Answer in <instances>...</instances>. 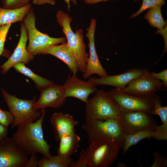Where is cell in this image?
<instances>
[{
	"label": "cell",
	"instance_id": "obj_19",
	"mask_svg": "<svg viewBox=\"0 0 167 167\" xmlns=\"http://www.w3.org/2000/svg\"><path fill=\"white\" fill-rule=\"evenodd\" d=\"M80 138L75 130L62 135L60 140V144L57 150V155L70 158L76 152L79 147Z\"/></svg>",
	"mask_w": 167,
	"mask_h": 167
},
{
	"label": "cell",
	"instance_id": "obj_12",
	"mask_svg": "<svg viewBox=\"0 0 167 167\" xmlns=\"http://www.w3.org/2000/svg\"><path fill=\"white\" fill-rule=\"evenodd\" d=\"M96 27V19L92 18L89 26L86 29V36L89 41V54L85 71L82 75L84 79L89 78L94 74L97 75L100 77L108 75L106 70L100 62L96 49L94 36Z\"/></svg>",
	"mask_w": 167,
	"mask_h": 167
},
{
	"label": "cell",
	"instance_id": "obj_10",
	"mask_svg": "<svg viewBox=\"0 0 167 167\" xmlns=\"http://www.w3.org/2000/svg\"><path fill=\"white\" fill-rule=\"evenodd\" d=\"M119 119L127 134L143 130H156L158 126L152 114L142 111L121 112Z\"/></svg>",
	"mask_w": 167,
	"mask_h": 167
},
{
	"label": "cell",
	"instance_id": "obj_24",
	"mask_svg": "<svg viewBox=\"0 0 167 167\" xmlns=\"http://www.w3.org/2000/svg\"><path fill=\"white\" fill-rule=\"evenodd\" d=\"M71 158L61 156L58 155L52 156L49 158L44 157L38 160L39 167H68L72 161Z\"/></svg>",
	"mask_w": 167,
	"mask_h": 167
},
{
	"label": "cell",
	"instance_id": "obj_28",
	"mask_svg": "<svg viewBox=\"0 0 167 167\" xmlns=\"http://www.w3.org/2000/svg\"><path fill=\"white\" fill-rule=\"evenodd\" d=\"M14 118L10 111H5L0 107V123L8 127L13 122Z\"/></svg>",
	"mask_w": 167,
	"mask_h": 167
},
{
	"label": "cell",
	"instance_id": "obj_14",
	"mask_svg": "<svg viewBox=\"0 0 167 167\" xmlns=\"http://www.w3.org/2000/svg\"><path fill=\"white\" fill-rule=\"evenodd\" d=\"M97 85L89 81L79 79L76 75L69 77L62 85L66 97H73L87 102L89 96L97 91Z\"/></svg>",
	"mask_w": 167,
	"mask_h": 167
},
{
	"label": "cell",
	"instance_id": "obj_26",
	"mask_svg": "<svg viewBox=\"0 0 167 167\" xmlns=\"http://www.w3.org/2000/svg\"><path fill=\"white\" fill-rule=\"evenodd\" d=\"M138 0H135L134 1ZM165 0H143L142 6L139 10L131 17V18L135 17L139 15L146 10L158 6H162L165 3Z\"/></svg>",
	"mask_w": 167,
	"mask_h": 167
},
{
	"label": "cell",
	"instance_id": "obj_21",
	"mask_svg": "<svg viewBox=\"0 0 167 167\" xmlns=\"http://www.w3.org/2000/svg\"><path fill=\"white\" fill-rule=\"evenodd\" d=\"M13 67L17 71L32 79L35 83L36 88L40 91L47 86L54 84L53 81L35 73L26 67L23 63H17Z\"/></svg>",
	"mask_w": 167,
	"mask_h": 167
},
{
	"label": "cell",
	"instance_id": "obj_32",
	"mask_svg": "<svg viewBox=\"0 0 167 167\" xmlns=\"http://www.w3.org/2000/svg\"><path fill=\"white\" fill-rule=\"evenodd\" d=\"M150 75L153 78L161 80L165 88L167 87V69H165L158 73L152 72Z\"/></svg>",
	"mask_w": 167,
	"mask_h": 167
},
{
	"label": "cell",
	"instance_id": "obj_4",
	"mask_svg": "<svg viewBox=\"0 0 167 167\" xmlns=\"http://www.w3.org/2000/svg\"><path fill=\"white\" fill-rule=\"evenodd\" d=\"M85 121L103 120L111 118H119L120 107L109 92L97 90L86 103Z\"/></svg>",
	"mask_w": 167,
	"mask_h": 167
},
{
	"label": "cell",
	"instance_id": "obj_6",
	"mask_svg": "<svg viewBox=\"0 0 167 167\" xmlns=\"http://www.w3.org/2000/svg\"><path fill=\"white\" fill-rule=\"evenodd\" d=\"M36 17L31 8L23 20L29 40L27 51L35 55L42 53L50 47L66 41V36L54 38L38 30L35 26Z\"/></svg>",
	"mask_w": 167,
	"mask_h": 167
},
{
	"label": "cell",
	"instance_id": "obj_34",
	"mask_svg": "<svg viewBox=\"0 0 167 167\" xmlns=\"http://www.w3.org/2000/svg\"><path fill=\"white\" fill-rule=\"evenodd\" d=\"M56 3V2L55 0H33L32 2V4L37 5L47 4L54 5Z\"/></svg>",
	"mask_w": 167,
	"mask_h": 167
},
{
	"label": "cell",
	"instance_id": "obj_5",
	"mask_svg": "<svg viewBox=\"0 0 167 167\" xmlns=\"http://www.w3.org/2000/svg\"><path fill=\"white\" fill-rule=\"evenodd\" d=\"M1 90L3 99L14 117L12 128L19 125H27L40 117L41 112L36 110L34 106L36 96L31 100L21 99L10 94L3 88Z\"/></svg>",
	"mask_w": 167,
	"mask_h": 167
},
{
	"label": "cell",
	"instance_id": "obj_35",
	"mask_svg": "<svg viewBox=\"0 0 167 167\" xmlns=\"http://www.w3.org/2000/svg\"><path fill=\"white\" fill-rule=\"evenodd\" d=\"M8 133V127L0 123V140L7 138Z\"/></svg>",
	"mask_w": 167,
	"mask_h": 167
},
{
	"label": "cell",
	"instance_id": "obj_23",
	"mask_svg": "<svg viewBox=\"0 0 167 167\" xmlns=\"http://www.w3.org/2000/svg\"><path fill=\"white\" fill-rule=\"evenodd\" d=\"M161 6H158L149 8L144 16L145 19L151 26L157 28L158 30H162L166 26L161 14Z\"/></svg>",
	"mask_w": 167,
	"mask_h": 167
},
{
	"label": "cell",
	"instance_id": "obj_31",
	"mask_svg": "<svg viewBox=\"0 0 167 167\" xmlns=\"http://www.w3.org/2000/svg\"><path fill=\"white\" fill-rule=\"evenodd\" d=\"M86 152L84 150H82L79 153V156L78 160L72 161L70 166V167H90L86 161Z\"/></svg>",
	"mask_w": 167,
	"mask_h": 167
},
{
	"label": "cell",
	"instance_id": "obj_37",
	"mask_svg": "<svg viewBox=\"0 0 167 167\" xmlns=\"http://www.w3.org/2000/svg\"><path fill=\"white\" fill-rule=\"evenodd\" d=\"M65 2L67 3L68 5V9L70 8V3L71 1H72L73 3L75 5H77V2L76 0H64Z\"/></svg>",
	"mask_w": 167,
	"mask_h": 167
},
{
	"label": "cell",
	"instance_id": "obj_17",
	"mask_svg": "<svg viewBox=\"0 0 167 167\" xmlns=\"http://www.w3.org/2000/svg\"><path fill=\"white\" fill-rule=\"evenodd\" d=\"M50 122L57 142L63 135L75 131V127L78 123L71 115L62 112L53 113L50 118Z\"/></svg>",
	"mask_w": 167,
	"mask_h": 167
},
{
	"label": "cell",
	"instance_id": "obj_3",
	"mask_svg": "<svg viewBox=\"0 0 167 167\" xmlns=\"http://www.w3.org/2000/svg\"><path fill=\"white\" fill-rule=\"evenodd\" d=\"M56 17L58 24L62 27L65 35L67 45L75 58L78 70L83 74L89 57V54L86 52L83 31L79 29L74 32L70 25L72 20V17L63 11L58 10Z\"/></svg>",
	"mask_w": 167,
	"mask_h": 167
},
{
	"label": "cell",
	"instance_id": "obj_29",
	"mask_svg": "<svg viewBox=\"0 0 167 167\" xmlns=\"http://www.w3.org/2000/svg\"><path fill=\"white\" fill-rule=\"evenodd\" d=\"M11 25L9 23L0 27V56L3 51L7 35Z\"/></svg>",
	"mask_w": 167,
	"mask_h": 167
},
{
	"label": "cell",
	"instance_id": "obj_1",
	"mask_svg": "<svg viewBox=\"0 0 167 167\" xmlns=\"http://www.w3.org/2000/svg\"><path fill=\"white\" fill-rule=\"evenodd\" d=\"M41 116L35 122L26 125L18 126L12 137L27 156L36 155L39 153L48 158L52 155L50 152L51 145L48 143L44 137L42 125L45 108L41 109Z\"/></svg>",
	"mask_w": 167,
	"mask_h": 167
},
{
	"label": "cell",
	"instance_id": "obj_2",
	"mask_svg": "<svg viewBox=\"0 0 167 167\" xmlns=\"http://www.w3.org/2000/svg\"><path fill=\"white\" fill-rule=\"evenodd\" d=\"M82 127L87 134L89 144L96 140L105 139L113 142L120 149L127 134L118 118L86 121Z\"/></svg>",
	"mask_w": 167,
	"mask_h": 167
},
{
	"label": "cell",
	"instance_id": "obj_33",
	"mask_svg": "<svg viewBox=\"0 0 167 167\" xmlns=\"http://www.w3.org/2000/svg\"><path fill=\"white\" fill-rule=\"evenodd\" d=\"M36 155H32L25 166V167H36L38 166Z\"/></svg>",
	"mask_w": 167,
	"mask_h": 167
},
{
	"label": "cell",
	"instance_id": "obj_18",
	"mask_svg": "<svg viewBox=\"0 0 167 167\" xmlns=\"http://www.w3.org/2000/svg\"><path fill=\"white\" fill-rule=\"evenodd\" d=\"M42 54H49L60 59L68 66L73 75L78 71L75 58L70 49L66 42L52 46L43 51Z\"/></svg>",
	"mask_w": 167,
	"mask_h": 167
},
{
	"label": "cell",
	"instance_id": "obj_15",
	"mask_svg": "<svg viewBox=\"0 0 167 167\" xmlns=\"http://www.w3.org/2000/svg\"><path fill=\"white\" fill-rule=\"evenodd\" d=\"M20 35L18 45L13 53L8 60L0 66L1 72L6 74L10 69L19 62L28 64L34 58V55L30 54L26 49L28 38L26 29L23 22L20 24Z\"/></svg>",
	"mask_w": 167,
	"mask_h": 167
},
{
	"label": "cell",
	"instance_id": "obj_7",
	"mask_svg": "<svg viewBox=\"0 0 167 167\" xmlns=\"http://www.w3.org/2000/svg\"><path fill=\"white\" fill-rule=\"evenodd\" d=\"M119 149L109 140H96L89 144L86 150V161L90 167H109L117 159Z\"/></svg>",
	"mask_w": 167,
	"mask_h": 167
},
{
	"label": "cell",
	"instance_id": "obj_36",
	"mask_svg": "<svg viewBox=\"0 0 167 167\" xmlns=\"http://www.w3.org/2000/svg\"><path fill=\"white\" fill-rule=\"evenodd\" d=\"M167 26H166L163 29L161 30H158L156 32L157 33L161 34L164 38L165 41V47L164 51V54L166 53L167 50V42L166 37Z\"/></svg>",
	"mask_w": 167,
	"mask_h": 167
},
{
	"label": "cell",
	"instance_id": "obj_25",
	"mask_svg": "<svg viewBox=\"0 0 167 167\" xmlns=\"http://www.w3.org/2000/svg\"><path fill=\"white\" fill-rule=\"evenodd\" d=\"M152 98L154 104L153 115H158L162 123L161 126L167 128V106L161 105V99L159 96L155 94L153 96Z\"/></svg>",
	"mask_w": 167,
	"mask_h": 167
},
{
	"label": "cell",
	"instance_id": "obj_16",
	"mask_svg": "<svg viewBox=\"0 0 167 167\" xmlns=\"http://www.w3.org/2000/svg\"><path fill=\"white\" fill-rule=\"evenodd\" d=\"M143 70L138 68H133L118 75H107L100 78L92 77L88 81L97 85L111 86L122 89L125 88L132 80L140 76Z\"/></svg>",
	"mask_w": 167,
	"mask_h": 167
},
{
	"label": "cell",
	"instance_id": "obj_9",
	"mask_svg": "<svg viewBox=\"0 0 167 167\" xmlns=\"http://www.w3.org/2000/svg\"><path fill=\"white\" fill-rule=\"evenodd\" d=\"M109 92L119 105L121 112L142 111L153 115L154 104L152 96L141 98L133 96L116 87Z\"/></svg>",
	"mask_w": 167,
	"mask_h": 167
},
{
	"label": "cell",
	"instance_id": "obj_13",
	"mask_svg": "<svg viewBox=\"0 0 167 167\" xmlns=\"http://www.w3.org/2000/svg\"><path fill=\"white\" fill-rule=\"evenodd\" d=\"M41 91L39 99L35 104L36 110L46 107L59 108L64 104L67 98L63 86L60 85L54 84Z\"/></svg>",
	"mask_w": 167,
	"mask_h": 167
},
{
	"label": "cell",
	"instance_id": "obj_30",
	"mask_svg": "<svg viewBox=\"0 0 167 167\" xmlns=\"http://www.w3.org/2000/svg\"><path fill=\"white\" fill-rule=\"evenodd\" d=\"M153 156L154 162L151 167H165L167 165V159L165 156L156 151Z\"/></svg>",
	"mask_w": 167,
	"mask_h": 167
},
{
	"label": "cell",
	"instance_id": "obj_27",
	"mask_svg": "<svg viewBox=\"0 0 167 167\" xmlns=\"http://www.w3.org/2000/svg\"><path fill=\"white\" fill-rule=\"evenodd\" d=\"M31 0H2V7L15 9L23 7L29 3Z\"/></svg>",
	"mask_w": 167,
	"mask_h": 167
},
{
	"label": "cell",
	"instance_id": "obj_38",
	"mask_svg": "<svg viewBox=\"0 0 167 167\" xmlns=\"http://www.w3.org/2000/svg\"><path fill=\"white\" fill-rule=\"evenodd\" d=\"M108 0H94V1L95 3H96L101 2H106Z\"/></svg>",
	"mask_w": 167,
	"mask_h": 167
},
{
	"label": "cell",
	"instance_id": "obj_8",
	"mask_svg": "<svg viewBox=\"0 0 167 167\" xmlns=\"http://www.w3.org/2000/svg\"><path fill=\"white\" fill-rule=\"evenodd\" d=\"M147 68L143 69L142 74L132 80L125 88L120 89L129 95L141 98L152 97L161 90L163 86L162 81L151 77Z\"/></svg>",
	"mask_w": 167,
	"mask_h": 167
},
{
	"label": "cell",
	"instance_id": "obj_22",
	"mask_svg": "<svg viewBox=\"0 0 167 167\" xmlns=\"http://www.w3.org/2000/svg\"><path fill=\"white\" fill-rule=\"evenodd\" d=\"M156 130H145L136 131L132 134H127L125 138L122 149V154L124 155L129 148L135 145L141 140L153 138Z\"/></svg>",
	"mask_w": 167,
	"mask_h": 167
},
{
	"label": "cell",
	"instance_id": "obj_20",
	"mask_svg": "<svg viewBox=\"0 0 167 167\" xmlns=\"http://www.w3.org/2000/svg\"><path fill=\"white\" fill-rule=\"evenodd\" d=\"M31 8V4L29 3L15 9L5 8L0 6V27L9 23L22 22Z\"/></svg>",
	"mask_w": 167,
	"mask_h": 167
},
{
	"label": "cell",
	"instance_id": "obj_11",
	"mask_svg": "<svg viewBox=\"0 0 167 167\" xmlns=\"http://www.w3.org/2000/svg\"><path fill=\"white\" fill-rule=\"evenodd\" d=\"M28 160L12 137L0 140V167H25Z\"/></svg>",
	"mask_w": 167,
	"mask_h": 167
}]
</instances>
